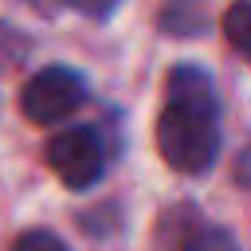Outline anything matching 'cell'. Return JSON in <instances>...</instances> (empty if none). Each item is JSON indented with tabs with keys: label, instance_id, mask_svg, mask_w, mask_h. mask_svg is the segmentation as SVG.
Wrapping results in <instances>:
<instances>
[{
	"label": "cell",
	"instance_id": "obj_3",
	"mask_svg": "<svg viewBox=\"0 0 251 251\" xmlns=\"http://www.w3.org/2000/svg\"><path fill=\"white\" fill-rule=\"evenodd\" d=\"M47 165L67 188L82 192L106 173V145L90 126H71L47 141Z\"/></svg>",
	"mask_w": 251,
	"mask_h": 251
},
{
	"label": "cell",
	"instance_id": "obj_6",
	"mask_svg": "<svg viewBox=\"0 0 251 251\" xmlns=\"http://www.w3.org/2000/svg\"><path fill=\"white\" fill-rule=\"evenodd\" d=\"M180 251H239V243L224 227H196V231H188Z\"/></svg>",
	"mask_w": 251,
	"mask_h": 251
},
{
	"label": "cell",
	"instance_id": "obj_1",
	"mask_svg": "<svg viewBox=\"0 0 251 251\" xmlns=\"http://www.w3.org/2000/svg\"><path fill=\"white\" fill-rule=\"evenodd\" d=\"M216 90L200 67H176L169 75V102L157 118V153L173 173L200 176L220 157Z\"/></svg>",
	"mask_w": 251,
	"mask_h": 251
},
{
	"label": "cell",
	"instance_id": "obj_4",
	"mask_svg": "<svg viewBox=\"0 0 251 251\" xmlns=\"http://www.w3.org/2000/svg\"><path fill=\"white\" fill-rule=\"evenodd\" d=\"M208 24V0H169L161 12L165 35H200Z\"/></svg>",
	"mask_w": 251,
	"mask_h": 251
},
{
	"label": "cell",
	"instance_id": "obj_2",
	"mask_svg": "<svg viewBox=\"0 0 251 251\" xmlns=\"http://www.w3.org/2000/svg\"><path fill=\"white\" fill-rule=\"evenodd\" d=\"M86 102V82L71 67H43L20 90V110L35 126H55Z\"/></svg>",
	"mask_w": 251,
	"mask_h": 251
},
{
	"label": "cell",
	"instance_id": "obj_5",
	"mask_svg": "<svg viewBox=\"0 0 251 251\" xmlns=\"http://www.w3.org/2000/svg\"><path fill=\"white\" fill-rule=\"evenodd\" d=\"M224 35H227V43L251 63V0H235V4L224 12Z\"/></svg>",
	"mask_w": 251,
	"mask_h": 251
},
{
	"label": "cell",
	"instance_id": "obj_8",
	"mask_svg": "<svg viewBox=\"0 0 251 251\" xmlns=\"http://www.w3.org/2000/svg\"><path fill=\"white\" fill-rule=\"evenodd\" d=\"M71 8H78L82 16H94V20H106L110 12H118L122 0H67Z\"/></svg>",
	"mask_w": 251,
	"mask_h": 251
},
{
	"label": "cell",
	"instance_id": "obj_7",
	"mask_svg": "<svg viewBox=\"0 0 251 251\" xmlns=\"http://www.w3.org/2000/svg\"><path fill=\"white\" fill-rule=\"evenodd\" d=\"M12 251H67V243H63L59 235H51V231H43V227H31V231H24V235H16V243H12Z\"/></svg>",
	"mask_w": 251,
	"mask_h": 251
}]
</instances>
